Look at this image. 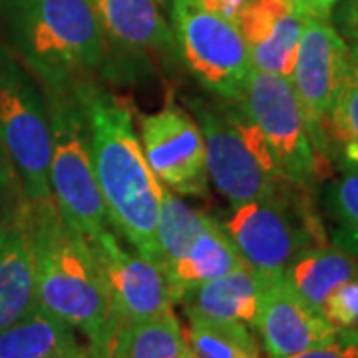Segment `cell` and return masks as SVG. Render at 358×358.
Returning <instances> with one entry per match:
<instances>
[{
	"instance_id": "cell-1",
	"label": "cell",
	"mask_w": 358,
	"mask_h": 358,
	"mask_svg": "<svg viewBox=\"0 0 358 358\" xmlns=\"http://www.w3.org/2000/svg\"><path fill=\"white\" fill-rule=\"evenodd\" d=\"M90 129V154L108 223L136 253L162 268L157 211L162 183L145 159L131 112L98 84L80 86Z\"/></svg>"
},
{
	"instance_id": "cell-2",
	"label": "cell",
	"mask_w": 358,
	"mask_h": 358,
	"mask_svg": "<svg viewBox=\"0 0 358 358\" xmlns=\"http://www.w3.org/2000/svg\"><path fill=\"white\" fill-rule=\"evenodd\" d=\"M34 255L36 305L80 331L90 345L122 329L115 320L96 251L86 235L66 221L54 199L20 203Z\"/></svg>"
},
{
	"instance_id": "cell-3",
	"label": "cell",
	"mask_w": 358,
	"mask_h": 358,
	"mask_svg": "<svg viewBox=\"0 0 358 358\" xmlns=\"http://www.w3.org/2000/svg\"><path fill=\"white\" fill-rule=\"evenodd\" d=\"M8 28L16 56L42 90L96 84L110 58L92 0H10Z\"/></svg>"
},
{
	"instance_id": "cell-4",
	"label": "cell",
	"mask_w": 358,
	"mask_h": 358,
	"mask_svg": "<svg viewBox=\"0 0 358 358\" xmlns=\"http://www.w3.org/2000/svg\"><path fill=\"white\" fill-rule=\"evenodd\" d=\"M50 124L48 181L60 215L86 237L108 229V215L96 181L82 90H42Z\"/></svg>"
},
{
	"instance_id": "cell-5",
	"label": "cell",
	"mask_w": 358,
	"mask_h": 358,
	"mask_svg": "<svg viewBox=\"0 0 358 358\" xmlns=\"http://www.w3.org/2000/svg\"><path fill=\"white\" fill-rule=\"evenodd\" d=\"M189 106L203 134L207 176L231 207L291 185L279 176L265 141L239 102L192 98Z\"/></svg>"
},
{
	"instance_id": "cell-6",
	"label": "cell",
	"mask_w": 358,
	"mask_h": 358,
	"mask_svg": "<svg viewBox=\"0 0 358 358\" xmlns=\"http://www.w3.org/2000/svg\"><path fill=\"white\" fill-rule=\"evenodd\" d=\"M223 227L245 265L265 279L285 275L296 253L327 241L320 219L305 201V192L294 185L235 205Z\"/></svg>"
},
{
	"instance_id": "cell-7",
	"label": "cell",
	"mask_w": 358,
	"mask_h": 358,
	"mask_svg": "<svg viewBox=\"0 0 358 358\" xmlns=\"http://www.w3.org/2000/svg\"><path fill=\"white\" fill-rule=\"evenodd\" d=\"M0 145L24 201L50 199V124L42 86L20 58L0 46Z\"/></svg>"
},
{
	"instance_id": "cell-8",
	"label": "cell",
	"mask_w": 358,
	"mask_h": 358,
	"mask_svg": "<svg viewBox=\"0 0 358 358\" xmlns=\"http://www.w3.org/2000/svg\"><path fill=\"white\" fill-rule=\"evenodd\" d=\"M179 58L207 92L239 102L253 72L239 26L207 10L199 0H169Z\"/></svg>"
},
{
	"instance_id": "cell-9",
	"label": "cell",
	"mask_w": 358,
	"mask_h": 358,
	"mask_svg": "<svg viewBox=\"0 0 358 358\" xmlns=\"http://www.w3.org/2000/svg\"><path fill=\"white\" fill-rule=\"evenodd\" d=\"M239 106L267 145L275 167L287 183L305 189L324 176L301 106L287 78L253 70Z\"/></svg>"
},
{
	"instance_id": "cell-10",
	"label": "cell",
	"mask_w": 358,
	"mask_h": 358,
	"mask_svg": "<svg viewBox=\"0 0 358 358\" xmlns=\"http://www.w3.org/2000/svg\"><path fill=\"white\" fill-rule=\"evenodd\" d=\"M350 58L352 50L348 42L327 18H305L289 82L307 122L310 143L324 169L331 162L327 124L336 98L345 86Z\"/></svg>"
},
{
	"instance_id": "cell-11",
	"label": "cell",
	"mask_w": 358,
	"mask_h": 358,
	"mask_svg": "<svg viewBox=\"0 0 358 358\" xmlns=\"http://www.w3.org/2000/svg\"><path fill=\"white\" fill-rule=\"evenodd\" d=\"M145 159L169 192L205 197L209 192L205 141L199 124L176 103L143 115L140 122Z\"/></svg>"
},
{
	"instance_id": "cell-12",
	"label": "cell",
	"mask_w": 358,
	"mask_h": 358,
	"mask_svg": "<svg viewBox=\"0 0 358 358\" xmlns=\"http://www.w3.org/2000/svg\"><path fill=\"white\" fill-rule=\"evenodd\" d=\"M108 287L115 320L131 327L173 308L164 271L140 253L124 249L110 229L88 237Z\"/></svg>"
},
{
	"instance_id": "cell-13",
	"label": "cell",
	"mask_w": 358,
	"mask_h": 358,
	"mask_svg": "<svg viewBox=\"0 0 358 358\" xmlns=\"http://www.w3.org/2000/svg\"><path fill=\"white\" fill-rule=\"evenodd\" d=\"M255 331L261 334L268 358L293 357L327 345L338 333L319 308L294 291L285 275L265 285Z\"/></svg>"
},
{
	"instance_id": "cell-14",
	"label": "cell",
	"mask_w": 358,
	"mask_h": 358,
	"mask_svg": "<svg viewBox=\"0 0 358 358\" xmlns=\"http://www.w3.org/2000/svg\"><path fill=\"white\" fill-rule=\"evenodd\" d=\"M293 0H249L239 16L253 70L291 78L305 24Z\"/></svg>"
},
{
	"instance_id": "cell-15",
	"label": "cell",
	"mask_w": 358,
	"mask_h": 358,
	"mask_svg": "<svg viewBox=\"0 0 358 358\" xmlns=\"http://www.w3.org/2000/svg\"><path fill=\"white\" fill-rule=\"evenodd\" d=\"M108 42L131 56L178 58V42L157 0H92Z\"/></svg>"
},
{
	"instance_id": "cell-16",
	"label": "cell",
	"mask_w": 358,
	"mask_h": 358,
	"mask_svg": "<svg viewBox=\"0 0 358 358\" xmlns=\"http://www.w3.org/2000/svg\"><path fill=\"white\" fill-rule=\"evenodd\" d=\"M267 281L243 263L217 279L192 289L179 303L187 317L233 320L255 329Z\"/></svg>"
},
{
	"instance_id": "cell-17",
	"label": "cell",
	"mask_w": 358,
	"mask_h": 358,
	"mask_svg": "<svg viewBox=\"0 0 358 358\" xmlns=\"http://www.w3.org/2000/svg\"><path fill=\"white\" fill-rule=\"evenodd\" d=\"M36 305L34 255L18 213L0 225V331L22 319Z\"/></svg>"
},
{
	"instance_id": "cell-18",
	"label": "cell",
	"mask_w": 358,
	"mask_h": 358,
	"mask_svg": "<svg viewBox=\"0 0 358 358\" xmlns=\"http://www.w3.org/2000/svg\"><path fill=\"white\" fill-rule=\"evenodd\" d=\"M243 265L227 229L215 219L205 227L185 253L166 268V281L171 301L179 303L192 289L213 281L221 275Z\"/></svg>"
},
{
	"instance_id": "cell-19",
	"label": "cell",
	"mask_w": 358,
	"mask_h": 358,
	"mask_svg": "<svg viewBox=\"0 0 358 358\" xmlns=\"http://www.w3.org/2000/svg\"><path fill=\"white\" fill-rule=\"evenodd\" d=\"M357 275V259L331 243L303 249L285 268L287 282L319 310L333 289Z\"/></svg>"
},
{
	"instance_id": "cell-20",
	"label": "cell",
	"mask_w": 358,
	"mask_h": 358,
	"mask_svg": "<svg viewBox=\"0 0 358 358\" xmlns=\"http://www.w3.org/2000/svg\"><path fill=\"white\" fill-rule=\"evenodd\" d=\"M78 343L76 331L38 305L0 331V358H44Z\"/></svg>"
},
{
	"instance_id": "cell-21",
	"label": "cell",
	"mask_w": 358,
	"mask_h": 358,
	"mask_svg": "<svg viewBox=\"0 0 358 358\" xmlns=\"http://www.w3.org/2000/svg\"><path fill=\"white\" fill-rule=\"evenodd\" d=\"M185 343L199 358H259V343L251 327L233 320L187 317Z\"/></svg>"
},
{
	"instance_id": "cell-22",
	"label": "cell",
	"mask_w": 358,
	"mask_h": 358,
	"mask_svg": "<svg viewBox=\"0 0 358 358\" xmlns=\"http://www.w3.org/2000/svg\"><path fill=\"white\" fill-rule=\"evenodd\" d=\"M213 221V217L195 211L193 207L178 199L167 187L162 185L159 193V211H157V249L162 257V271L176 263L179 257L201 231Z\"/></svg>"
},
{
	"instance_id": "cell-23",
	"label": "cell",
	"mask_w": 358,
	"mask_h": 358,
	"mask_svg": "<svg viewBox=\"0 0 358 358\" xmlns=\"http://www.w3.org/2000/svg\"><path fill=\"white\" fill-rule=\"evenodd\" d=\"M350 50V68L327 124V141L329 154L343 169L358 171V50L352 46Z\"/></svg>"
},
{
	"instance_id": "cell-24",
	"label": "cell",
	"mask_w": 358,
	"mask_h": 358,
	"mask_svg": "<svg viewBox=\"0 0 358 358\" xmlns=\"http://www.w3.org/2000/svg\"><path fill=\"white\" fill-rule=\"evenodd\" d=\"M185 346V333L171 308L129 327L126 358H179Z\"/></svg>"
},
{
	"instance_id": "cell-25",
	"label": "cell",
	"mask_w": 358,
	"mask_h": 358,
	"mask_svg": "<svg viewBox=\"0 0 358 358\" xmlns=\"http://www.w3.org/2000/svg\"><path fill=\"white\" fill-rule=\"evenodd\" d=\"M327 211L333 227V245L358 261V171L345 169L329 185Z\"/></svg>"
},
{
	"instance_id": "cell-26",
	"label": "cell",
	"mask_w": 358,
	"mask_h": 358,
	"mask_svg": "<svg viewBox=\"0 0 358 358\" xmlns=\"http://www.w3.org/2000/svg\"><path fill=\"white\" fill-rule=\"evenodd\" d=\"M320 313L336 331H358V275L333 289Z\"/></svg>"
},
{
	"instance_id": "cell-27",
	"label": "cell",
	"mask_w": 358,
	"mask_h": 358,
	"mask_svg": "<svg viewBox=\"0 0 358 358\" xmlns=\"http://www.w3.org/2000/svg\"><path fill=\"white\" fill-rule=\"evenodd\" d=\"M287 358H358V331H338L331 343Z\"/></svg>"
},
{
	"instance_id": "cell-28",
	"label": "cell",
	"mask_w": 358,
	"mask_h": 358,
	"mask_svg": "<svg viewBox=\"0 0 358 358\" xmlns=\"http://www.w3.org/2000/svg\"><path fill=\"white\" fill-rule=\"evenodd\" d=\"M334 18L341 36L358 50V0H343Z\"/></svg>"
},
{
	"instance_id": "cell-29",
	"label": "cell",
	"mask_w": 358,
	"mask_h": 358,
	"mask_svg": "<svg viewBox=\"0 0 358 358\" xmlns=\"http://www.w3.org/2000/svg\"><path fill=\"white\" fill-rule=\"evenodd\" d=\"M129 327L117 329L108 341L98 343V345H90L86 358H126V336H128Z\"/></svg>"
},
{
	"instance_id": "cell-30",
	"label": "cell",
	"mask_w": 358,
	"mask_h": 358,
	"mask_svg": "<svg viewBox=\"0 0 358 358\" xmlns=\"http://www.w3.org/2000/svg\"><path fill=\"white\" fill-rule=\"evenodd\" d=\"M207 10L215 13L221 18L229 20L233 24L239 22V16L243 13L249 0H199Z\"/></svg>"
},
{
	"instance_id": "cell-31",
	"label": "cell",
	"mask_w": 358,
	"mask_h": 358,
	"mask_svg": "<svg viewBox=\"0 0 358 358\" xmlns=\"http://www.w3.org/2000/svg\"><path fill=\"white\" fill-rule=\"evenodd\" d=\"M341 0H308V6H310V13L313 16H319V18H331L334 6L338 4Z\"/></svg>"
},
{
	"instance_id": "cell-32",
	"label": "cell",
	"mask_w": 358,
	"mask_h": 358,
	"mask_svg": "<svg viewBox=\"0 0 358 358\" xmlns=\"http://www.w3.org/2000/svg\"><path fill=\"white\" fill-rule=\"evenodd\" d=\"M88 352V345H80V343H72V345L64 346L56 352H52L44 358H86Z\"/></svg>"
},
{
	"instance_id": "cell-33",
	"label": "cell",
	"mask_w": 358,
	"mask_h": 358,
	"mask_svg": "<svg viewBox=\"0 0 358 358\" xmlns=\"http://www.w3.org/2000/svg\"><path fill=\"white\" fill-rule=\"evenodd\" d=\"M10 179H16V176H14L13 166H10V162H8V155L4 152V148L0 145V189L6 187V183H8Z\"/></svg>"
},
{
	"instance_id": "cell-34",
	"label": "cell",
	"mask_w": 358,
	"mask_h": 358,
	"mask_svg": "<svg viewBox=\"0 0 358 358\" xmlns=\"http://www.w3.org/2000/svg\"><path fill=\"white\" fill-rule=\"evenodd\" d=\"M294 6H296V10L303 14V16H313L310 13V6H308V0H293Z\"/></svg>"
},
{
	"instance_id": "cell-35",
	"label": "cell",
	"mask_w": 358,
	"mask_h": 358,
	"mask_svg": "<svg viewBox=\"0 0 358 358\" xmlns=\"http://www.w3.org/2000/svg\"><path fill=\"white\" fill-rule=\"evenodd\" d=\"M179 358H199V357H197V355L193 352L189 346H185V350L181 352V357H179Z\"/></svg>"
}]
</instances>
